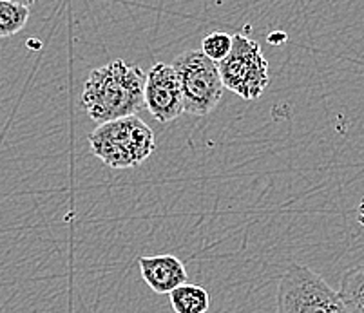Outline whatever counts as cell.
<instances>
[{"instance_id": "7c38bea8", "label": "cell", "mask_w": 364, "mask_h": 313, "mask_svg": "<svg viewBox=\"0 0 364 313\" xmlns=\"http://www.w3.org/2000/svg\"><path fill=\"white\" fill-rule=\"evenodd\" d=\"M8 2H15V4H21V6H26V8H31L36 0H8Z\"/></svg>"}, {"instance_id": "9c48e42d", "label": "cell", "mask_w": 364, "mask_h": 313, "mask_svg": "<svg viewBox=\"0 0 364 313\" xmlns=\"http://www.w3.org/2000/svg\"><path fill=\"white\" fill-rule=\"evenodd\" d=\"M339 295L350 313H364V265L353 266L344 273Z\"/></svg>"}, {"instance_id": "8992f818", "label": "cell", "mask_w": 364, "mask_h": 313, "mask_svg": "<svg viewBox=\"0 0 364 313\" xmlns=\"http://www.w3.org/2000/svg\"><path fill=\"white\" fill-rule=\"evenodd\" d=\"M145 107L160 123H171L185 113L180 77L172 64L158 62L145 82Z\"/></svg>"}, {"instance_id": "5b68a950", "label": "cell", "mask_w": 364, "mask_h": 313, "mask_svg": "<svg viewBox=\"0 0 364 313\" xmlns=\"http://www.w3.org/2000/svg\"><path fill=\"white\" fill-rule=\"evenodd\" d=\"M225 89L243 100H257L270 84V67L261 45L245 35H234L230 53L220 62Z\"/></svg>"}, {"instance_id": "8fae6325", "label": "cell", "mask_w": 364, "mask_h": 313, "mask_svg": "<svg viewBox=\"0 0 364 313\" xmlns=\"http://www.w3.org/2000/svg\"><path fill=\"white\" fill-rule=\"evenodd\" d=\"M232 44H234L232 35H228V33H223V31H213V33H208L203 40H201V51H203L210 60L220 64V62L227 57L228 53H230Z\"/></svg>"}, {"instance_id": "52a82bcc", "label": "cell", "mask_w": 364, "mask_h": 313, "mask_svg": "<svg viewBox=\"0 0 364 313\" xmlns=\"http://www.w3.org/2000/svg\"><path fill=\"white\" fill-rule=\"evenodd\" d=\"M140 272L149 288L156 293H171L188 281L187 270L176 256H141L138 259Z\"/></svg>"}, {"instance_id": "30bf717a", "label": "cell", "mask_w": 364, "mask_h": 313, "mask_svg": "<svg viewBox=\"0 0 364 313\" xmlns=\"http://www.w3.org/2000/svg\"><path fill=\"white\" fill-rule=\"evenodd\" d=\"M29 18V8L8 0H0V38L16 35L26 28Z\"/></svg>"}, {"instance_id": "7a4b0ae2", "label": "cell", "mask_w": 364, "mask_h": 313, "mask_svg": "<svg viewBox=\"0 0 364 313\" xmlns=\"http://www.w3.org/2000/svg\"><path fill=\"white\" fill-rule=\"evenodd\" d=\"M91 153L109 169L140 167L156 149L152 128L138 114L98 125L89 134Z\"/></svg>"}, {"instance_id": "ba28073f", "label": "cell", "mask_w": 364, "mask_h": 313, "mask_svg": "<svg viewBox=\"0 0 364 313\" xmlns=\"http://www.w3.org/2000/svg\"><path fill=\"white\" fill-rule=\"evenodd\" d=\"M168 299L176 313H205L210 306V295L207 290L200 285H188V282L172 290Z\"/></svg>"}, {"instance_id": "3957f363", "label": "cell", "mask_w": 364, "mask_h": 313, "mask_svg": "<svg viewBox=\"0 0 364 313\" xmlns=\"http://www.w3.org/2000/svg\"><path fill=\"white\" fill-rule=\"evenodd\" d=\"M277 313H350L339 292L309 266L292 265L277 285Z\"/></svg>"}, {"instance_id": "277c9868", "label": "cell", "mask_w": 364, "mask_h": 313, "mask_svg": "<svg viewBox=\"0 0 364 313\" xmlns=\"http://www.w3.org/2000/svg\"><path fill=\"white\" fill-rule=\"evenodd\" d=\"M180 77L185 113L207 116L218 107L223 97V80L218 62L210 60L203 51H185L172 62Z\"/></svg>"}, {"instance_id": "6da1fadb", "label": "cell", "mask_w": 364, "mask_h": 313, "mask_svg": "<svg viewBox=\"0 0 364 313\" xmlns=\"http://www.w3.org/2000/svg\"><path fill=\"white\" fill-rule=\"evenodd\" d=\"M144 69L125 60H112L92 69L82 91V107L98 125L134 116L145 105Z\"/></svg>"}]
</instances>
